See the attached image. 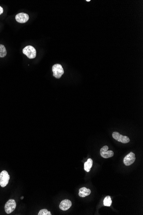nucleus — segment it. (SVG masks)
Instances as JSON below:
<instances>
[{
    "mask_svg": "<svg viewBox=\"0 0 143 215\" xmlns=\"http://www.w3.org/2000/svg\"><path fill=\"white\" fill-rule=\"evenodd\" d=\"M112 201L111 197L109 196H106L104 199L103 201V204L104 206L107 207H110L111 206Z\"/></svg>",
    "mask_w": 143,
    "mask_h": 215,
    "instance_id": "obj_12",
    "label": "nucleus"
},
{
    "mask_svg": "<svg viewBox=\"0 0 143 215\" xmlns=\"http://www.w3.org/2000/svg\"><path fill=\"white\" fill-rule=\"evenodd\" d=\"M108 147L107 146H105L102 147L100 151V154L102 157L107 159L113 156L114 153L112 150L108 151Z\"/></svg>",
    "mask_w": 143,
    "mask_h": 215,
    "instance_id": "obj_6",
    "label": "nucleus"
},
{
    "mask_svg": "<svg viewBox=\"0 0 143 215\" xmlns=\"http://www.w3.org/2000/svg\"><path fill=\"white\" fill-rule=\"evenodd\" d=\"M72 205V202L69 200H64L60 203L59 208L63 211H66L70 208Z\"/></svg>",
    "mask_w": 143,
    "mask_h": 215,
    "instance_id": "obj_9",
    "label": "nucleus"
},
{
    "mask_svg": "<svg viewBox=\"0 0 143 215\" xmlns=\"http://www.w3.org/2000/svg\"><path fill=\"white\" fill-rule=\"evenodd\" d=\"M136 158L135 154L130 152L123 159V163L126 166H130L135 162Z\"/></svg>",
    "mask_w": 143,
    "mask_h": 215,
    "instance_id": "obj_7",
    "label": "nucleus"
},
{
    "mask_svg": "<svg viewBox=\"0 0 143 215\" xmlns=\"http://www.w3.org/2000/svg\"><path fill=\"white\" fill-rule=\"evenodd\" d=\"M93 160L91 159H88V161L85 162L84 164L85 170L86 171L89 172L91 170V169L93 165Z\"/></svg>",
    "mask_w": 143,
    "mask_h": 215,
    "instance_id": "obj_11",
    "label": "nucleus"
},
{
    "mask_svg": "<svg viewBox=\"0 0 143 215\" xmlns=\"http://www.w3.org/2000/svg\"><path fill=\"white\" fill-rule=\"evenodd\" d=\"M17 204L14 200L10 199L7 201L5 204L4 209L7 214L12 213L16 209Z\"/></svg>",
    "mask_w": 143,
    "mask_h": 215,
    "instance_id": "obj_4",
    "label": "nucleus"
},
{
    "mask_svg": "<svg viewBox=\"0 0 143 215\" xmlns=\"http://www.w3.org/2000/svg\"><path fill=\"white\" fill-rule=\"evenodd\" d=\"M50 211H48L47 209H42L40 211L38 215H51Z\"/></svg>",
    "mask_w": 143,
    "mask_h": 215,
    "instance_id": "obj_14",
    "label": "nucleus"
},
{
    "mask_svg": "<svg viewBox=\"0 0 143 215\" xmlns=\"http://www.w3.org/2000/svg\"><path fill=\"white\" fill-rule=\"evenodd\" d=\"M16 21L20 23H24L29 20L28 15L24 13H20L17 14L15 17Z\"/></svg>",
    "mask_w": 143,
    "mask_h": 215,
    "instance_id": "obj_8",
    "label": "nucleus"
},
{
    "mask_svg": "<svg viewBox=\"0 0 143 215\" xmlns=\"http://www.w3.org/2000/svg\"><path fill=\"white\" fill-rule=\"evenodd\" d=\"M86 1H87V2H90V1H90V0H87Z\"/></svg>",
    "mask_w": 143,
    "mask_h": 215,
    "instance_id": "obj_17",
    "label": "nucleus"
},
{
    "mask_svg": "<svg viewBox=\"0 0 143 215\" xmlns=\"http://www.w3.org/2000/svg\"><path fill=\"white\" fill-rule=\"evenodd\" d=\"M3 12H4V10L2 6H0V15L2 14Z\"/></svg>",
    "mask_w": 143,
    "mask_h": 215,
    "instance_id": "obj_15",
    "label": "nucleus"
},
{
    "mask_svg": "<svg viewBox=\"0 0 143 215\" xmlns=\"http://www.w3.org/2000/svg\"><path fill=\"white\" fill-rule=\"evenodd\" d=\"M52 71L53 76L57 79H60L64 74V70L61 64H57L52 67Z\"/></svg>",
    "mask_w": 143,
    "mask_h": 215,
    "instance_id": "obj_2",
    "label": "nucleus"
},
{
    "mask_svg": "<svg viewBox=\"0 0 143 215\" xmlns=\"http://www.w3.org/2000/svg\"><path fill=\"white\" fill-rule=\"evenodd\" d=\"M24 198V197H23V196H22V197H21V200H22V199H23Z\"/></svg>",
    "mask_w": 143,
    "mask_h": 215,
    "instance_id": "obj_16",
    "label": "nucleus"
},
{
    "mask_svg": "<svg viewBox=\"0 0 143 215\" xmlns=\"http://www.w3.org/2000/svg\"><path fill=\"white\" fill-rule=\"evenodd\" d=\"M23 53L30 59H34L36 56V49L33 46H28L23 49Z\"/></svg>",
    "mask_w": 143,
    "mask_h": 215,
    "instance_id": "obj_1",
    "label": "nucleus"
},
{
    "mask_svg": "<svg viewBox=\"0 0 143 215\" xmlns=\"http://www.w3.org/2000/svg\"><path fill=\"white\" fill-rule=\"evenodd\" d=\"M9 175L6 171H3L0 173V186L2 187H5L8 184L9 181Z\"/></svg>",
    "mask_w": 143,
    "mask_h": 215,
    "instance_id": "obj_3",
    "label": "nucleus"
},
{
    "mask_svg": "<svg viewBox=\"0 0 143 215\" xmlns=\"http://www.w3.org/2000/svg\"><path fill=\"white\" fill-rule=\"evenodd\" d=\"M91 193V191L90 189H87L86 187L81 188L79 190L78 195L81 197L84 198L87 196H88Z\"/></svg>",
    "mask_w": 143,
    "mask_h": 215,
    "instance_id": "obj_10",
    "label": "nucleus"
},
{
    "mask_svg": "<svg viewBox=\"0 0 143 215\" xmlns=\"http://www.w3.org/2000/svg\"><path fill=\"white\" fill-rule=\"evenodd\" d=\"M113 137L115 140L123 144H127L130 142V139L128 136H123L118 132H114L112 134Z\"/></svg>",
    "mask_w": 143,
    "mask_h": 215,
    "instance_id": "obj_5",
    "label": "nucleus"
},
{
    "mask_svg": "<svg viewBox=\"0 0 143 215\" xmlns=\"http://www.w3.org/2000/svg\"><path fill=\"white\" fill-rule=\"evenodd\" d=\"M7 54L6 48L4 45L0 44V58H4Z\"/></svg>",
    "mask_w": 143,
    "mask_h": 215,
    "instance_id": "obj_13",
    "label": "nucleus"
}]
</instances>
